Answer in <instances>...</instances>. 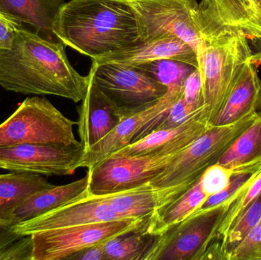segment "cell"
I'll list each match as a JSON object with an SVG mask.
<instances>
[{
  "label": "cell",
  "instance_id": "8fae6325",
  "mask_svg": "<svg viewBox=\"0 0 261 260\" xmlns=\"http://www.w3.org/2000/svg\"><path fill=\"white\" fill-rule=\"evenodd\" d=\"M192 18L199 40L226 35L261 39V0H201Z\"/></svg>",
  "mask_w": 261,
  "mask_h": 260
},
{
  "label": "cell",
  "instance_id": "7a4b0ae2",
  "mask_svg": "<svg viewBox=\"0 0 261 260\" xmlns=\"http://www.w3.org/2000/svg\"><path fill=\"white\" fill-rule=\"evenodd\" d=\"M53 33L66 47L92 59L139 43L133 11L123 0H70L58 12Z\"/></svg>",
  "mask_w": 261,
  "mask_h": 260
},
{
  "label": "cell",
  "instance_id": "ffe728a7",
  "mask_svg": "<svg viewBox=\"0 0 261 260\" xmlns=\"http://www.w3.org/2000/svg\"><path fill=\"white\" fill-rule=\"evenodd\" d=\"M89 176L68 184L54 186L28 198L14 212L13 225L34 219L43 214L88 195Z\"/></svg>",
  "mask_w": 261,
  "mask_h": 260
},
{
  "label": "cell",
  "instance_id": "ba28073f",
  "mask_svg": "<svg viewBox=\"0 0 261 260\" xmlns=\"http://www.w3.org/2000/svg\"><path fill=\"white\" fill-rule=\"evenodd\" d=\"M149 218H127L32 234V260H68L87 247L147 227Z\"/></svg>",
  "mask_w": 261,
  "mask_h": 260
},
{
  "label": "cell",
  "instance_id": "8992f818",
  "mask_svg": "<svg viewBox=\"0 0 261 260\" xmlns=\"http://www.w3.org/2000/svg\"><path fill=\"white\" fill-rule=\"evenodd\" d=\"M258 113L228 125L213 126L181 151L159 175L150 182L155 187L196 183L205 169L217 163L236 139L252 123Z\"/></svg>",
  "mask_w": 261,
  "mask_h": 260
},
{
  "label": "cell",
  "instance_id": "277c9868",
  "mask_svg": "<svg viewBox=\"0 0 261 260\" xmlns=\"http://www.w3.org/2000/svg\"><path fill=\"white\" fill-rule=\"evenodd\" d=\"M77 122L66 117L46 98L24 99L0 125V147L22 143H80L73 134Z\"/></svg>",
  "mask_w": 261,
  "mask_h": 260
},
{
  "label": "cell",
  "instance_id": "4fadbf2b",
  "mask_svg": "<svg viewBox=\"0 0 261 260\" xmlns=\"http://www.w3.org/2000/svg\"><path fill=\"white\" fill-rule=\"evenodd\" d=\"M186 79L179 76L166 80L164 84L167 87V93L148 108L122 119L108 135L85 151L82 167H93L118 150L150 132L180 96Z\"/></svg>",
  "mask_w": 261,
  "mask_h": 260
},
{
  "label": "cell",
  "instance_id": "9a60e30c",
  "mask_svg": "<svg viewBox=\"0 0 261 260\" xmlns=\"http://www.w3.org/2000/svg\"><path fill=\"white\" fill-rule=\"evenodd\" d=\"M211 127L210 116L204 105L182 125L168 129L150 131L110 156L141 157L184 149Z\"/></svg>",
  "mask_w": 261,
  "mask_h": 260
},
{
  "label": "cell",
  "instance_id": "f1b7e54d",
  "mask_svg": "<svg viewBox=\"0 0 261 260\" xmlns=\"http://www.w3.org/2000/svg\"><path fill=\"white\" fill-rule=\"evenodd\" d=\"M261 218V192L251 206L239 217L222 242V248L228 251L237 246L255 227Z\"/></svg>",
  "mask_w": 261,
  "mask_h": 260
},
{
  "label": "cell",
  "instance_id": "5bb4252c",
  "mask_svg": "<svg viewBox=\"0 0 261 260\" xmlns=\"http://www.w3.org/2000/svg\"><path fill=\"white\" fill-rule=\"evenodd\" d=\"M125 218H127L116 213L108 203L99 197L87 195L30 221L17 224L15 229L21 235H31L42 230Z\"/></svg>",
  "mask_w": 261,
  "mask_h": 260
},
{
  "label": "cell",
  "instance_id": "d6a6232c",
  "mask_svg": "<svg viewBox=\"0 0 261 260\" xmlns=\"http://www.w3.org/2000/svg\"><path fill=\"white\" fill-rule=\"evenodd\" d=\"M181 96L193 109L199 110L204 106L202 80L198 69L193 70L184 81Z\"/></svg>",
  "mask_w": 261,
  "mask_h": 260
},
{
  "label": "cell",
  "instance_id": "484cf974",
  "mask_svg": "<svg viewBox=\"0 0 261 260\" xmlns=\"http://www.w3.org/2000/svg\"><path fill=\"white\" fill-rule=\"evenodd\" d=\"M32 235H21L11 222L0 221V260H32Z\"/></svg>",
  "mask_w": 261,
  "mask_h": 260
},
{
  "label": "cell",
  "instance_id": "6da1fadb",
  "mask_svg": "<svg viewBox=\"0 0 261 260\" xmlns=\"http://www.w3.org/2000/svg\"><path fill=\"white\" fill-rule=\"evenodd\" d=\"M65 47L58 40L22 27L11 48L0 50V85L14 93L81 102L87 94L89 76H83L73 68Z\"/></svg>",
  "mask_w": 261,
  "mask_h": 260
},
{
  "label": "cell",
  "instance_id": "603a6c76",
  "mask_svg": "<svg viewBox=\"0 0 261 260\" xmlns=\"http://www.w3.org/2000/svg\"><path fill=\"white\" fill-rule=\"evenodd\" d=\"M207 198L199 180L179 198L150 216L146 230L153 235L164 233L192 215Z\"/></svg>",
  "mask_w": 261,
  "mask_h": 260
},
{
  "label": "cell",
  "instance_id": "7c38bea8",
  "mask_svg": "<svg viewBox=\"0 0 261 260\" xmlns=\"http://www.w3.org/2000/svg\"><path fill=\"white\" fill-rule=\"evenodd\" d=\"M84 155L85 148L81 142L0 147V169L38 175L70 176L82 167Z\"/></svg>",
  "mask_w": 261,
  "mask_h": 260
},
{
  "label": "cell",
  "instance_id": "836d02e7",
  "mask_svg": "<svg viewBox=\"0 0 261 260\" xmlns=\"http://www.w3.org/2000/svg\"><path fill=\"white\" fill-rule=\"evenodd\" d=\"M22 23L0 12V50L11 48Z\"/></svg>",
  "mask_w": 261,
  "mask_h": 260
},
{
  "label": "cell",
  "instance_id": "e575fe53",
  "mask_svg": "<svg viewBox=\"0 0 261 260\" xmlns=\"http://www.w3.org/2000/svg\"><path fill=\"white\" fill-rule=\"evenodd\" d=\"M104 243L105 242L81 250L70 256L68 260H107L104 251Z\"/></svg>",
  "mask_w": 261,
  "mask_h": 260
},
{
  "label": "cell",
  "instance_id": "9c48e42d",
  "mask_svg": "<svg viewBox=\"0 0 261 260\" xmlns=\"http://www.w3.org/2000/svg\"><path fill=\"white\" fill-rule=\"evenodd\" d=\"M133 11L139 42L176 38L185 41L197 55L200 40L192 12L196 0H123Z\"/></svg>",
  "mask_w": 261,
  "mask_h": 260
},
{
  "label": "cell",
  "instance_id": "1f68e13d",
  "mask_svg": "<svg viewBox=\"0 0 261 260\" xmlns=\"http://www.w3.org/2000/svg\"><path fill=\"white\" fill-rule=\"evenodd\" d=\"M199 110L193 109L191 106H190L184 100L180 93V96L172 105L167 115L153 128L152 131L168 129V128L179 126Z\"/></svg>",
  "mask_w": 261,
  "mask_h": 260
},
{
  "label": "cell",
  "instance_id": "f546056e",
  "mask_svg": "<svg viewBox=\"0 0 261 260\" xmlns=\"http://www.w3.org/2000/svg\"><path fill=\"white\" fill-rule=\"evenodd\" d=\"M228 260H261V218L248 235L228 251Z\"/></svg>",
  "mask_w": 261,
  "mask_h": 260
},
{
  "label": "cell",
  "instance_id": "3957f363",
  "mask_svg": "<svg viewBox=\"0 0 261 260\" xmlns=\"http://www.w3.org/2000/svg\"><path fill=\"white\" fill-rule=\"evenodd\" d=\"M257 58L253 54L249 39L242 35L200 40L198 70L202 80L204 105L211 125L245 65Z\"/></svg>",
  "mask_w": 261,
  "mask_h": 260
},
{
  "label": "cell",
  "instance_id": "7402d4cb",
  "mask_svg": "<svg viewBox=\"0 0 261 260\" xmlns=\"http://www.w3.org/2000/svg\"><path fill=\"white\" fill-rule=\"evenodd\" d=\"M41 175L11 172L0 175V221L11 222L14 212L32 195L52 187Z\"/></svg>",
  "mask_w": 261,
  "mask_h": 260
},
{
  "label": "cell",
  "instance_id": "83f0119b",
  "mask_svg": "<svg viewBox=\"0 0 261 260\" xmlns=\"http://www.w3.org/2000/svg\"><path fill=\"white\" fill-rule=\"evenodd\" d=\"M260 192L261 172L251 182V184L245 189V192L231 205L219 226L216 239L222 241V244L233 224L251 206V203L257 198Z\"/></svg>",
  "mask_w": 261,
  "mask_h": 260
},
{
  "label": "cell",
  "instance_id": "52a82bcc",
  "mask_svg": "<svg viewBox=\"0 0 261 260\" xmlns=\"http://www.w3.org/2000/svg\"><path fill=\"white\" fill-rule=\"evenodd\" d=\"M237 199L196 211L167 232L156 235L145 260H202L208 246L217 240L222 219Z\"/></svg>",
  "mask_w": 261,
  "mask_h": 260
},
{
  "label": "cell",
  "instance_id": "5b68a950",
  "mask_svg": "<svg viewBox=\"0 0 261 260\" xmlns=\"http://www.w3.org/2000/svg\"><path fill=\"white\" fill-rule=\"evenodd\" d=\"M89 73L122 119L148 108L167 92L164 84L140 67L92 61Z\"/></svg>",
  "mask_w": 261,
  "mask_h": 260
},
{
  "label": "cell",
  "instance_id": "44dd1931",
  "mask_svg": "<svg viewBox=\"0 0 261 260\" xmlns=\"http://www.w3.org/2000/svg\"><path fill=\"white\" fill-rule=\"evenodd\" d=\"M65 0H0V12L29 24L43 37L58 40L53 27Z\"/></svg>",
  "mask_w": 261,
  "mask_h": 260
},
{
  "label": "cell",
  "instance_id": "d4e9b609",
  "mask_svg": "<svg viewBox=\"0 0 261 260\" xmlns=\"http://www.w3.org/2000/svg\"><path fill=\"white\" fill-rule=\"evenodd\" d=\"M145 228L143 227L106 241V259L145 260L156 238V235L148 233Z\"/></svg>",
  "mask_w": 261,
  "mask_h": 260
},
{
  "label": "cell",
  "instance_id": "4dcf8cb0",
  "mask_svg": "<svg viewBox=\"0 0 261 260\" xmlns=\"http://www.w3.org/2000/svg\"><path fill=\"white\" fill-rule=\"evenodd\" d=\"M231 174L230 169L219 163H216L205 169L199 181L202 190L208 198L226 188L229 183Z\"/></svg>",
  "mask_w": 261,
  "mask_h": 260
},
{
  "label": "cell",
  "instance_id": "cb8c5ba5",
  "mask_svg": "<svg viewBox=\"0 0 261 260\" xmlns=\"http://www.w3.org/2000/svg\"><path fill=\"white\" fill-rule=\"evenodd\" d=\"M217 163L231 171L261 164V112L231 143Z\"/></svg>",
  "mask_w": 261,
  "mask_h": 260
},
{
  "label": "cell",
  "instance_id": "4316f807",
  "mask_svg": "<svg viewBox=\"0 0 261 260\" xmlns=\"http://www.w3.org/2000/svg\"><path fill=\"white\" fill-rule=\"evenodd\" d=\"M260 172L261 164L231 170L229 183L226 188L208 197L196 211L211 209L226 201L237 199Z\"/></svg>",
  "mask_w": 261,
  "mask_h": 260
},
{
  "label": "cell",
  "instance_id": "ac0fdd59",
  "mask_svg": "<svg viewBox=\"0 0 261 260\" xmlns=\"http://www.w3.org/2000/svg\"><path fill=\"white\" fill-rule=\"evenodd\" d=\"M87 94L78 107V134L85 151L108 135L122 120L89 73Z\"/></svg>",
  "mask_w": 261,
  "mask_h": 260
},
{
  "label": "cell",
  "instance_id": "2e32d148",
  "mask_svg": "<svg viewBox=\"0 0 261 260\" xmlns=\"http://www.w3.org/2000/svg\"><path fill=\"white\" fill-rule=\"evenodd\" d=\"M195 183L155 187L147 183L121 192L96 196L108 203L116 213L124 218H150L179 198Z\"/></svg>",
  "mask_w": 261,
  "mask_h": 260
},
{
  "label": "cell",
  "instance_id": "e0dca14e",
  "mask_svg": "<svg viewBox=\"0 0 261 260\" xmlns=\"http://www.w3.org/2000/svg\"><path fill=\"white\" fill-rule=\"evenodd\" d=\"M161 60L185 63L199 68L197 55L185 41L176 38L139 42L132 47L92 59L97 64H115L139 67Z\"/></svg>",
  "mask_w": 261,
  "mask_h": 260
},
{
  "label": "cell",
  "instance_id": "30bf717a",
  "mask_svg": "<svg viewBox=\"0 0 261 260\" xmlns=\"http://www.w3.org/2000/svg\"><path fill=\"white\" fill-rule=\"evenodd\" d=\"M184 149L141 157L109 156L87 169L88 195L115 193L150 183Z\"/></svg>",
  "mask_w": 261,
  "mask_h": 260
},
{
  "label": "cell",
  "instance_id": "d6986e66",
  "mask_svg": "<svg viewBox=\"0 0 261 260\" xmlns=\"http://www.w3.org/2000/svg\"><path fill=\"white\" fill-rule=\"evenodd\" d=\"M261 57L250 61L227 96L212 126L231 125L244 118L261 112V79L257 62Z\"/></svg>",
  "mask_w": 261,
  "mask_h": 260
}]
</instances>
